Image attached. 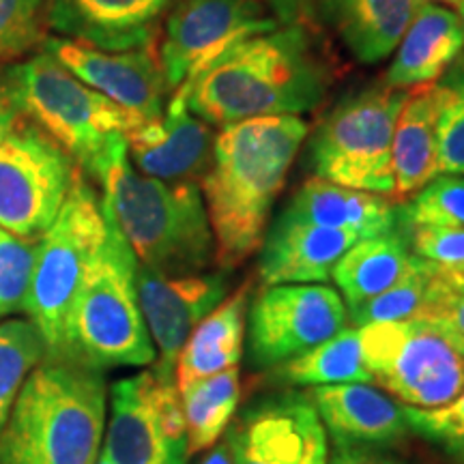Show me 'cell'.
Segmentation results:
<instances>
[{"label": "cell", "mask_w": 464, "mask_h": 464, "mask_svg": "<svg viewBox=\"0 0 464 464\" xmlns=\"http://www.w3.org/2000/svg\"><path fill=\"white\" fill-rule=\"evenodd\" d=\"M282 216L357 235L359 239L396 228L398 200L310 177L295 191Z\"/></svg>", "instance_id": "obj_22"}, {"label": "cell", "mask_w": 464, "mask_h": 464, "mask_svg": "<svg viewBox=\"0 0 464 464\" xmlns=\"http://www.w3.org/2000/svg\"><path fill=\"white\" fill-rule=\"evenodd\" d=\"M305 396L314 404L335 448L392 445L411 430L404 406L370 382L310 387Z\"/></svg>", "instance_id": "obj_19"}, {"label": "cell", "mask_w": 464, "mask_h": 464, "mask_svg": "<svg viewBox=\"0 0 464 464\" xmlns=\"http://www.w3.org/2000/svg\"><path fill=\"white\" fill-rule=\"evenodd\" d=\"M332 464H402L363 448H338Z\"/></svg>", "instance_id": "obj_40"}, {"label": "cell", "mask_w": 464, "mask_h": 464, "mask_svg": "<svg viewBox=\"0 0 464 464\" xmlns=\"http://www.w3.org/2000/svg\"><path fill=\"white\" fill-rule=\"evenodd\" d=\"M226 440L235 464H329L327 432L305 392L256 404Z\"/></svg>", "instance_id": "obj_16"}, {"label": "cell", "mask_w": 464, "mask_h": 464, "mask_svg": "<svg viewBox=\"0 0 464 464\" xmlns=\"http://www.w3.org/2000/svg\"><path fill=\"white\" fill-rule=\"evenodd\" d=\"M464 52L460 17L437 0H426L393 50L382 82L396 89L437 84Z\"/></svg>", "instance_id": "obj_21"}, {"label": "cell", "mask_w": 464, "mask_h": 464, "mask_svg": "<svg viewBox=\"0 0 464 464\" xmlns=\"http://www.w3.org/2000/svg\"><path fill=\"white\" fill-rule=\"evenodd\" d=\"M249 286L237 288L211 314L202 318L177 357L174 381L181 392L189 382L237 368L246 344Z\"/></svg>", "instance_id": "obj_24"}, {"label": "cell", "mask_w": 464, "mask_h": 464, "mask_svg": "<svg viewBox=\"0 0 464 464\" xmlns=\"http://www.w3.org/2000/svg\"><path fill=\"white\" fill-rule=\"evenodd\" d=\"M24 116L20 114V110L11 100L9 91L5 89L3 80H0V144H3L7 138L14 133L17 127H20Z\"/></svg>", "instance_id": "obj_39"}, {"label": "cell", "mask_w": 464, "mask_h": 464, "mask_svg": "<svg viewBox=\"0 0 464 464\" xmlns=\"http://www.w3.org/2000/svg\"><path fill=\"white\" fill-rule=\"evenodd\" d=\"M415 316L423 318L445 335V340L464 357V295L451 290L448 284L434 276L426 304Z\"/></svg>", "instance_id": "obj_36"}, {"label": "cell", "mask_w": 464, "mask_h": 464, "mask_svg": "<svg viewBox=\"0 0 464 464\" xmlns=\"http://www.w3.org/2000/svg\"><path fill=\"white\" fill-rule=\"evenodd\" d=\"M42 50L138 121H153L164 114L170 91L155 44L131 50H102L75 39L45 37Z\"/></svg>", "instance_id": "obj_15"}, {"label": "cell", "mask_w": 464, "mask_h": 464, "mask_svg": "<svg viewBox=\"0 0 464 464\" xmlns=\"http://www.w3.org/2000/svg\"><path fill=\"white\" fill-rule=\"evenodd\" d=\"M216 127L170 97L160 119L142 121L127 133V158L138 172L168 183H198L213 161Z\"/></svg>", "instance_id": "obj_17"}, {"label": "cell", "mask_w": 464, "mask_h": 464, "mask_svg": "<svg viewBox=\"0 0 464 464\" xmlns=\"http://www.w3.org/2000/svg\"><path fill=\"white\" fill-rule=\"evenodd\" d=\"M102 451L112 464H185L188 428L177 382L153 368L110 387Z\"/></svg>", "instance_id": "obj_11"}, {"label": "cell", "mask_w": 464, "mask_h": 464, "mask_svg": "<svg viewBox=\"0 0 464 464\" xmlns=\"http://www.w3.org/2000/svg\"><path fill=\"white\" fill-rule=\"evenodd\" d=\"M334 69L307 24H286L232 48L170 97L211 127L263 116H304L327 100Z\"/></svg>", "instance_id": "obj_1"}, {"label": "cell", "mask_w": 464, "mask_h": 464, "mask_svg": "<svg viewBox=\"0 0 464 464\" xmlns=\"http://www.w3.org/2000/svg\"><path fill=\"white\" fill-rule=\"evenodd\" d=\"M434 276H437V266L415 254L413 263L393 286L382 290L376 297L348 307V323L355 327H365V324L396 323L415 316L426 304Z\"/></svg>", "instance_id": "obj_30"}, {"label": "cell", "mask_w": 464, "mask_h": 464, "mask_svg": "<svg viewBox=\"0 0 464 464\" xmlns=\"http://www.w3.org/2000/svg\"><path fill=\"white\" fill-rule=\"evenodd\" d=\"M409 243L413 254L439 269H464V228H413Z\"/></svg>", "instance_id": "obj_37"}, {"label": "cell", "mask_w": 464, "mask_h": 464, "mask_svg": "<svg viewBox=\"0 0 464 464\" xmlns=\"http://www.w3.org/2000/svg\"><path fill=\"white\" fill-rule=\"evenodd\" d=\"M52 0H0V63L45 42Z\"/></svg>", "instance_id": "obj_33"}, {"label": "cell", "mask_w": 464, "mask_h": 464, "mask_svg": "<svg viewBox=\"0 0 464 464\" xmlns=\"http://www.w3.org/2000/svg\"><path fill=\"white\" fill-rule=\"evenodd\" d=\"M454 7H456L458 17H460V24H462V31H464V0H458Z\"/></svg>", "instance_id": "obj_43"}, {"label": "cell", "mask_w": 464, "mask_h": 464, "mask_svg": "<svg viewBox=\"0 0 464 464\" xmlns=\"http://www.w3.org/2000/svg\"><path fill=\"white\" fill-rule=\"evenodd\" d=\"M37 241L0 228V318L24 312Z\"/></svg>", "instance_id": "obj_34"}, {"label": "cell", "mask_w": 464, "mask_h": 464, "mask_svg": "<svg viewBox=\"0 0 464 464\" xmlns=\"http://www.w3.org/2000/svg\"><path fill=\"white\" fill-rule=\"evenodd\" d=\"M276 381L295 387H323L340 382H372L363 362L359 329H342L334 338L274 368Z\"/></svg>", "instance_id": "obj_27"}, {"label": "cell", "mask_w": 464, "mask_h": 464, "mask_svg": "<svg viewBox=\"0 0 464 464\" xmlns=\"http://www.w3.org/2000/svg\"><path fill=\"white\" fill-rule=\"evenodd\" d=\"M415 254L402 226L382 235L359 239L334 266L332 277L346 307L376 297L406 274Z\"/></svg>", "instance_id": "obj_26"}, {"label": "cell", "mask_w": 464, "mask_h": 464, "mask_svg": "<svg viewBox=\"0 0 464 464\" xmlns=\"http://www.w3.org/2000/svg\"><path fill=\"white\" fill-rule=\"evenodd\" d=\"M357 235L277 216L260 243L258 277L265 286L276 284H324Z\"/></svg>", "instance_id": "obj_20"}, {"label": "cell", "mask_w": 464, "mask_h": 464, "mask_svg": "<svg viewBox=\"0 0 464 464\" xmlns=\"http://www.w3.org/2000/svg\"><path fill=\"white\" fill-rule=\"evenodd\" d=\"M372 382L400 404L434 409L464 390V357L420 316L357 327Z\"/></svg>", "instance_id": "obj_9"}, {"label": "cell", "mask_w": 464, "mask_h": 464, "mask_svg": "<svg viewBox=\"0 0 464 464\" xmlns=\"http://www.w3.org/2000/svg\"><path fill=\"white\" fill-rule=\"evenodd\" d=\"M393 200L415 194L439 174L437 89L434 84L406 91L392 144Z\"/></svg>", "instance_id": "obj_25"}, {"label": "cell", "mask_w": 464, "mask_h": 464, "mask_svg": "<svg viewBox=\"0 0 464 464\" xmlns=\"http://www.w3.org/2000/svg\"><path fill=\"white\" fill-rule=\"evenodd\" d=\"M404 420L415 434L450 454L464 458V390L451 402L434 409L404 406Z\"/></svg>", "instance_id": "obj_35"}, {"label": "cell", "mask_w": 464, "mask_h": 464, "mask_svg": "<svg viewBox=\"0 0 464 464\" xmlns=\"http://www.w3.org/2000/svg\"><path fill=\"white\" fill-rule=\"evenodd\" d=\"M202 464H235L232 462V456H230V448H228V440H222V443H218L216 448L208 451V456L202 460Z\"/></svg>", "instance_id": "obj_42"}, {"label": "cell", "mask_w": 464, "mask_h": 464, "mask_svg": "<svg viewBox=\"0 0 464 464\" xmlns=\"http://www.w3.org/2000/svg\"><path fill=\"white\" fill-rule=\"evenodd\" d=\"M280 26L263 0H179L158 54L168 91H185L232 48Z\"/></svg>", "instance_id": "obj_10"}, {"label": "cell", "mask_w": 464, "mask_h": 464, "mask_svg": "<svg viewBox=\"0 0 464 464\" xmlns=\"http://www.w3.org/2000/svg\"><path fill=\"white\" fill-rule=\"evenodd\" d=\"M95 464H112V462H110V458L102 451V454H100V458H97V462H95Z\"/></svg>", "instance_id": "obj_44"}, {"label": "cell", "mask_w": 464, "mask_h": 464, "mask_svg": "<svg viewBox=\"0 0 464 464\" xmlns=\"http://www.w3.org/2000/svg\"><path fill=\"white\" fill-rule=\"evenodd\" d=\"M437 3H443V5H456L458 0H437Z\"/></svg>", "instance_id": "obj_45"}, {"label": "cell", "mask_w": 464, "mask_h": 464, "mask_svg": "<svg viewBox=\"0 0 464 464\" xmlns=\"http://www.w3.org/2000/svg\"><path fill=\"white\" fill-rule=\"evenodd\" d=\"M307 133L310 123L304 116H263L218 130L200 189L219 269H237L258 252Z\"/></svg>", "instance_id": "obj_2"}, {"label": "cell", "mask_w": 464, "mask_h": 464, "mask_svg": "<svg viewBox=\"0 0 464 464\" xmlns=\"http://www.w3.org/2000/svg\"><path fill=\"white\" fill-rule=\"evenodd\" d=\"M3 84L20 114L61 144L95 181L127 147V133L142 123L75 78L45 50L7 69Z\"/></svg>", "instance_id": "obj_5"}, {"label": "cell", "mask_w": 464, "mask_h": 464, "mask_svg": "<svg viewBox=\"0 0 464 464\" xmlns=\"http://www.w3.org/2000/svg\"><path fill=\"white\" fill-rule=\"evenodd\" d=\"M106 411L102 370L44 359L28 374L0 430V464H95Z\"/></svg>", "instance_id": "obj_3"}, {"label": "cell", "mask_w": 464, "mask_h": 464, "mask_svg": "<svg viewBox=\"0 0 464 464\" xmlns=\"http://www.w3.org/2000/svg\"><path fill=\"white\" fill-rule=\"evenodd\" d=\"M398 222L413 228H464V177L437 174L421 189L398 202Z\"/></svg>", "instance_id": "obj_31"}, {"label": "cell", "mask_w": 464, "mask_h": 464, "mask_svg": "<svg viewBox=\"0 0 464 464\" xmlns=\"http://www.w3.org/2000/svg\"><path fill=\"white\" fill-rule=\"evenodd\" d=\"M108 232L86 271L67 324V362L95 370L140 368L155 362L153 342L138 304L130 243L102 200Z\"/></svg>", "instance_id": "obj_6"}, {"label": "cell", "mask_w": 464, "mask_h": 464, "mask_svg": "<svg viewBox=\"0 0 464 464\" xmlns=\"http://www.w3.org/2000/svg\"><path fill=\"white\" fill-rule=\"evenodd\" d=\"M177 0H52L48 31L102 50L155 44L160 22Z\"/></svg>", "instance_id": "obj_18"}, {"label": "cell", "mask_w": 464, "mask_h": 464, "mask_svg": "<svg viewBox=\"0 0 464 464\" xmlns=\"http://www.w3.org/2000/svg\"><path fill=\"white\" fill-rule=\"evenodd\" d=\"M437 274L451 290L464 295V269H439L437 266Z\"/></svg>", "instance_id": "obj_41"}, {"label": "cell", "mask_w": 464, "mask_h": 464, "mask_svg": "<svg viewBox=\"0 0 464 464\" xmlns=\"http://www.w3.org/2000/svg\"><path fill=\"white\" fill-rule=\"evenodd\" d=\"M426 0H321L344 48L362 65H376L398 48Z\"/></svg>", "instance_id": "obj_23"}, {"label": "cell", "mask_w": 464, "mask_h": 464, "mask_svg": "<svg viewBox=\"0 0 464 464\" xmlns=\"http://www.w3.org/2000/svg\"><path fill=\"white\" fill-rule=\"evenodd\" d=\"M404 89L385 82L346 95L307 133L314 177L393 198L392 144Z\"/></svg>", "instance_id": "obj_8"}, {"label": "cell", "mask_w": 464, "mask_h": 464, "mask_svg": "<svg viewBox=\"0 0 464 464\" xmlns=\"http://www.w3.org/2000/svg\"><path fill=\"white\" fill-rule=\"evenodd\" d=\"M44 359V338L28 318L0 323V430L7 423L28 374Z\"/></svg>", "instance_id": "obj_29"}, {"label": "cell", "mask_w": 464, "mask_h": 464, "mask_svg": "<svg viewBox=\"0 0 464 464\" xmlns=\"http://www.w3.org/2000/svg\"><path fill=\"white\" fill-rule=\"evenodd\" d=\"M346 324L344 299L327 284L265 286L249 305V355L256 365L276 368L334 338Z\"/></svg>", "instance_id": "obj_13"}, {"label": "cell", "mask_w": 464, "mask_h": 464, "mask_svg": "<svg viewBox=\"0 0 464 464\" xmlns=\"http://www.w3.org/2000/svg\"><path fill=\"white\" fill-rule=\"evenodd\" d=\"M78 166L48 133L22 121L0 144V228L39 239L54 222Z\"/></svg>", "instance_id": "obj_12"}, {"label": "cell", "mask_w": 464, "mask_h": 464, "mask_svg": "<svg viewBox=\"0 0 464 464\" xmlns=\"http://www.w3.org/2000/svg\"><path fill=\"white\" fill-rule=\"evenodd\" d=\"M189 456L213 448L226 432L241 398L239 368L198 379L181 392Z\"/></svg>", "instance_id": "obj_28"}, {"label": "cell", "mask_w": 464, "mask_h": 464, "mask_svg": "<svg viewBox=\"0 0 464 464\" xmlns=\"http://www.w3.org/2000/svg\"><path fill=\"white\" fill-rule=\"evenodd\" d=\"M271 15L286 24H314V0H263Z\"/></svg>", "instance_id": "obj_38"}, {"label": "cell", "mask_w": 464, "mask_h": 464, "mask_svg": "<svg viewBox=\"0 0 464 464\" xmlns=\"http://www.w3.org/2000/svg\"><path fill=\"white\" fill-rule=\"evenodd\" d=\"M102 198L75 172L61 211L39 237L24 314L42 334L48 362H67V324L92 258L106 239Z\"/></svg>", "instance_id": "obj_7"}, {"label": "cell", "mask_w": 464, "mask_h": 464, "mask_svg": "<svg viewBox=\"0 0 464 464\" xmlns=\"http://www.w3.org/2000/svg\"><path fill=\"white\" fill-rule=\"evenodd\" d=\"M136 288L144 324L158 353L153 370L174 381L177 357L191 332L228 297L230 271L218 266L200 274L164 276L138 265Z\"/></svg>", "instance_id": "obj_14"}, {"label": "cell", "mask_w": 464, "mask_h": 464, "mask_svg": "<svg viewBox=\"0 0 464 464\" xmlns=\"http://www.w3.org/2000/svg\"><path fill=\"white\" fill-rule=\"evenodd\" d=\"M434 89L439 174L464 177V52Z\"/></svg>", "instance_id": "obj_32"}, {"label": "cell", "mask_w": 464, "mask_h": 464, "mask_svg": "<svg viewBox=\"0 0 464 464\" xmlns=\"http://www.w3.org/2000/svg\"><path fill=\"white\" fill-rule=\"evenodd\" d=\"M103 202L138 265L164 276L208 271L216 237L198 183H168L138 172L127 147L102 172Z\"/></svg>", "instance_id": "obj_4"}]
</instances>
